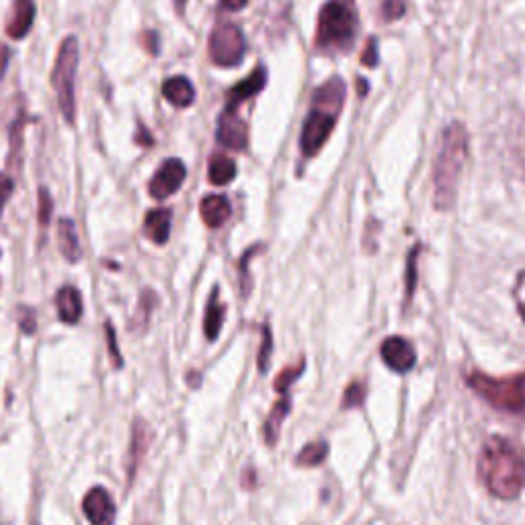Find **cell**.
<instances>
[{
	"label": "cell",
	"mask_w": 525,
	"mask_h": 525,
	"mask_svg": "<svg viewBox=\"0 0 525 525\" xmlns=\"http://www.w3.org/2000/svg\"><path fill=\"white\" fill-rule=\"evenodd\" d=\"M478 474L491 495L515 499L525 488V452L513 439L495 435L480 452Z\"/></svg>",
	"instance_id": "obj_1"
},
{
	"label": "cell",
	"mask_w": 525,
	"mask_h": 525,
	"mask_svg": "<svg viewBox=\"0 0 525 525\" xmlns=\"http://www.w3.org/2000/svg\"><path fill=\"white\" fill-rule=\"evenodd\" d=\"M468 156V136L464 125L452 124L442 133V144L435 159V170H433V181H435V205L439 210L452 208L456 200V189L460 175H462L464 162Z\"/></svg>",
	"instance_id": "obj_2"
},
{
	"label": "cell",
	"mask_w": 525,
	"mask_h": 525,
	"mask_svg": "<svg viewBox=\"0 0 525 525\" xmlns=\"http://www.w3.org/2000/svg\"><path fill=\"white\" fill-rule=\"evenodd\" d=\"M345 101V84L340 78H331L323 84L312 99V109L302 130L300 148L306 156H314L329 140L332 127H335L340 108Z\"/></svg>",
	"instance_id": "obj_3"
},
{
	"label": "cell",
	"mask_w": 525,
	"mask_h": 525,
	"mask_svg": "<svg viewBox=\"0 0 525 525\" xmlns=\"http://www.w3.org/2000/svg\"><path fill=\"white\" fill-rule=\"evenodd\" d=\"M357 11L353 0H329L318 17L316 46L326 52H347L356 41Z\"/></svg>",
	"instance_id": "obj_4"
},
{
	"label": "cell",
	"mask_w": 525,
	"mask_h": 525,
	"mask_svg": "<svg viewBox=\"0 0 525 525\" xmlns=\"http://www.w3.org/2000/svg\"><path fill=\"white\" fill-rule=\"evenodd\" d=\"M468 386L485 399L495 409L507 410L513 415L525 413V374L509 375V378H493L482 372L468 374Z\"/></svg>",
	"instance_id": "obj_5"
},
{
	"label": "cell",
	"mask_w": 525,
	"mask_h": 525,
	"mask_svg": "<svg viewBox=\"0 0 525 525\" xmlns=\"http://www.w3.org/2000/svg\"><path fill=\"white\" fill-rule=\"evenodd\" d=\"M78 66V41L76 38H66L62 41L58 58L52 73V84L58 95V108L68 124H74V76Z\"/></svg>",
	"instance_id": "obj_6"
},
{
	"label": "cell",
	"mask_w": 525,
	"mask_h": 525,
	"mask_svg": "<svg viewBox=\"0 0 525 525\" xmlns=\"http://www.w3.org/2000/svg\"><path fill=\"white\" fill-rule=\"evenodd\" d=\"M245 56V35L237 25H218L210 38V58L218 66L232 68Z\"/></svg>",
	"instance_id": "obj_7"
},
{
	"label": "cell",
	"mask_w": 525,
	"mask_h": 525,
	"mask_svg": "<svg viewBox=\"0 0 525 525\" xmlns=\"http://www.w3.org/2000/svg\"><path fill=\"white\" fill-rule=\"evenodd\" d=\"M185 176H187L185 165H183L179 159H168L165 165L159 168V173L152 176L148 191H151L154 200H167V197H170L181 189Z\"/></svg>",
	"instance_id": "obj_8"
},
{
	"label": "cell",
	"mask_w": 525,
	"mask_h": 525,
	"mask_svg": "<svg viewBox=\"0 0 525 525\" xmlns=\"http://www.w3.org/2000/svg\"><path fill=\"white\" fill-rule=\"evenodd\" d=\"M82 511L90 525H113L116 521V505H113L111 495L101 486L90 488L84 495Z\"/></svg>",
	"instance_id": "obj_9"
},
{
	"label": "cell",
	"mask_w": 525,
	"mask_h": 525,
	"mask_svg": "<svg viewBox=\"0 0 525 525\" xmlns=\"http://www.w3.org/2000/svg\"><path fill=\"white\" fill-rule=\"evenodd\" d=\"M382 359L390 370L404 374L417 364L415 347L404 337H390L382 343Z\"/></svg>",
	"instance_id": "obj_10"
},
{
	"label": "cell",
	"mask_w": 525,
	"mask_h": 525,
	"mask_svg": "<svg viewBox=\"0 0 525 525\" xmlns=\"http://www.w3.org/2000/svg\"><path fill=\"white\" fill-rule=\"evenodd\" d=\"M216 138L219 144H222L224 148H230V151H245L246 148V142H248L246 125L230 108L219 116Z\"/></svg>",
	"instance_id": "obj_11"
},
{
	"label": "cell",
	"mask_w": 525,
	"mask_h": 525,
	"mask_svg": "<svg viewBox=\"0 0 525 525\" xmlns=\"http://www.w3.org/2000/svg\"><path fill=\"white\" fill-rule=\"evenodd\" d=\"M35 19V3L33 0H15L9 23H6V33L13 39H21L30 33Z\"/></svg>",
	"instance_id": "obj_12"
},
{
	"label": "cell",
	"mask_w": 525,
	"mask_h": 525,
	"mask_svg": "<svg viewBox=\"0 0 525 525\" xmlns=\"http://www.w3.org/2000/svg\"><path fill=\"white\" fill-rule=\"evenodd\" d=\"M265 82H267V70L257 68L254 73L248 74L245 81H240L237 87H232L228 90V108L234 109L238 103H243L246 101V99L261 93L262 87H265Z\"/></svg>",
	"instance_id": "obj_13"
},
{
	"label": "cell",
	"mask_w": 525,
	"mask_h": 525,
	"mask_svg": "<svg viewBox=\"0 0 525 525\" xmlns=\"http://www.w3.org/2000/svg\"><path fill=\"white\" fill-rule=\"evenodd\" d=\"M56 306H58V314L62 323L76 324L82 316V296L73 286H64L58 294H56Z\"/></svg>",
	"instance_id": "obj_14"
},
{
	"label": "cell",
	"mask_w": 525,
	"mask_h": 525,
	"mask_svg": "<svg viewBox=\"0 0 525 525\" xmlns=\"http://www.w3.org/2000/svg\"><path fill=\"white\" fill-rule=\"evenodd\" d=\"M200 214L205 226H210V228H219V226H222L232 214L230 202L226 200L224 195L203 197L200 203Z\"/></svg>",
	"instance_id": "obj_15"
},
{
	"label": "cell",
	"mask_w": 525,
	"mask_h": 525,
	"mask_svg": "<svg viewBox=\"0 0 525 525\" xmlns=\"http://www.w3.org/2000/svg\"><path fill=\"white\" fill-rule=\"evenodd\" d=\"M162 95L167 97V101L175 108H189L195 99L194 84H191L185 76H173L167 78L162 84Z\"/></svg>",
	"instance_id": "obj_16"
},
{
	"label": "cell",
	"mask_w": 525,
	"mask_h": 525,
	"mask_svg": "<svg viewBox=\"0 0 525 525\" xmlns=\"http://www.w3.org/2000/svg\"><path fill=\"white\" fill-rule=\"evenodd\" d=\"M146 445H148V427L144 421H140L138 418V421L133 423L130 456H127V478H130V482L133 480V477H136L142 458H144Z\"/></svg>",
	"instance_id": "obj_17"
},
{
	"label": "cell",
	"mask_w": 525,
	"mask_h": 525,
	"mask_svg": "<svg viewBox=\"0 0 525 525\" xmlns=\"http://www.w3.org/2000/svg\"><path fill=\"white\" fill-rule=\"evenodd\" d=\"M170 222H173V216H170V210L167 208H156L148 211L146 216V234L151 237L152 243L156 245H167L170 237Z\"/></svg>",
	"instance_id": "obj_18"
},
{
	"label": "cell",
	"mask_w": 525,
	"mask_h": 525,
	"mask_svg": "<svg viewBox=\"0 0 525 525\" xmlns=\"http://www.w3.org/2000/svg\"><path fill=\"white\" fill-rule=\"evenodd\" d=\"M58 246L66 261L76 262L78 259H81V246H78L76 226L70 218H62L58 222Z\"/></svg>",
	"instance_id": "obj_19"
},
{
	"label": "cell",
	"mask_w": 525,
	"mask_h": 525,
	"mask_svg": "<svg viewBox=\"0 0 525 525\" xmlns=\"http://www.w3.org/2000/svg\"><path fill=\"white\" fill-rule=\"evenodd\" d=\"M224 304L218 302V289L214 288L210 294L208 300V308H205V321H203V331L205 337L210 340H216L219 331H222V323H224Z\"/></svg>",
	"instance_id": "obj_20"
},
{
	"label": "cell",
	"mask_w": 525,
	"mask_h": 525,
	"mask_svg": "<svg viewBox=\"0 0 525 525\" xmlns=\"http://www.w3.org/2000/svg\"><path fill=\"white\" fill-rule=\"evenodd\" d=\"M208 176L214 185H228V183L234 181V176H237V165H234V160L228 159V156L214 154L210 160Z\"/></svg>",
	"instance_id": "obj_21"
},
{
	"label": "cell",
	"mask_w": 525,
	"mask_h": 525,
	"mask_svg": "<svg viewBox=\"0 0 525 525\" xmlns=\"http://www.w3.org/2000/svg\"><path fill=\"white\" fill-rule=\"evenodd\" d=\"M289 409H292V404H289V399H281V400L275 402V407L271 409V413H269V418L265 423V442L269 445L278 443L281 423H283V418L288 417Z\"/></svg>",
	"instance_id": "obj_22"
},
{
	"label": "cell",
	"mask_w": 525,
	"mask_h": 525,
	"mask_svg": "<svg viewBox=\"0 0 525 525\" xmlns=\"http://www.w3.org/2000/svg\"><path fill=\"white\" fill-rule=\"evenodd\" d=\"M326 453H329V445H326L324 442L308 443L306 448L297 453L296 464H300V466H318L321 462H324Z\"/></svg>",
	"instance_id": "obj_23"
},
{
	"label": "cell",
	"mask_w": 525,
	"mask_h": 525,
	"mask_svg": "<svg viewBox=\"0 0 525 525\" xmlns=\"http://www.w3.org/2000/svg\"><path fill=\"white\" fill-rule=\"evenodd\" d=\"M302 372H304V361H300V364L294 367H286V370L275 378V390H278V392H286V390L292 386L297 378H300Z\"/></svg>",
	"instance_id": "obj_24"
},
{
	"label": "cell",
	"mask_w": 525,
	"mask_h": 525,
	"mask_svg": "<svg viewBox=\"0 0 525 525\" xmlns=\"http://www.w3.org/2000/svg\"><path fill=\"white\" fill-rule=\"evenodd\" d=\"M271 347H273L271 329H269V324H265L262 326V345H261V351H259V357H257V366H259L261 374H267L269 357H271Z\"/></svg>",
	"instance_id": "obj_25"
},
{
	"label": "cell",
	"mask_w": 525,
	"mask_h": 525,
	"mask_svg": "<svg viewBox=\"0 0 525 525\" xmlns=\"http://www.w3.org/2000/svg\"><path fill=\"white\" fill-rule=\"evenodd\" d=\"M105 335H108V345H109V356L113 359V366L117 367H124V357L122 353L117 349V340H116V331H113V324L111 323H105Z\"/></svg>",
	"instance_id": "obj_26"
},
{
	"label": "cell",
	"mask_w": 525,
	"mask_h": 525,
	"mask_svg": "<svg viewBox=\"0 0 525 525\" xmlns=\"http://www.w3.org/2000/svg\"><path fill=\"white\" fill-rule=\"evenodd\" d=\"M404 9H407L404 0H384V4H382V15H384L386 21H394L402 17Z\"/></svg>",
	"instance_id": "obj_27"
},
{
	"label": "cell",
	"mask_w": 525,
	"mask_h": 525,
	"mask_svg": "<svg viewBox=\"0 0 525 525\" xmlns=\"http://www.w3.org/2000/svg\"><path fill=\"white\" fill-rule=\"evenodd\" d=\"M259 251V246H254V248H248V251L245 253V257H243V261H240V288H243V296L246 297L248 296V292H251V278H248V267H246V262H248V259L253 257L254 253Z\"/></svg>",
	"instance_id": "obj_28"
},
{
	"label": "cell",
	"mask_w": 525,
	"mask_h": 525,
	"mask_svg": "<svg viewBox=\"0 0 525 525\" xmlns=\"http://www.w3.org/2000/svg\"><path fill=\"white\" fill-rule=\"evenodd\" d=\"M49 216H52V197H49L47 189H39V226L49 224Z\"/></svg>",
	"instance_id": "obj_29"
},
{
	"label": "cell",
	"mask_w": 525,
	"mask_h": 525,
	"mask_svg": "<svg viewBox=\"0 0 525 525\" xmlns=\"http://www.w3.org/2000/svg\"><path fill=\"white\" fill-rule=\"evenodd\" d=\"M513 151H515V159H517V162H520V167L525 175V122L521 124V127L515 133Z\"/></svg>",
	"instance_id": "obj_30"
},
{
	"label": "cell",
	"mask_w": 525,
	"mask_h": 525,
	"mask_svg": "<svg viewBox=\"0 0 525 525\" xmlns=\"http://www.w3.org/2000/svg\"><path fill=\"white\" fill-rule=\"evenodd\" d=\"M513 297H515V304H517V310H520L521 318L525 321V271L517 278L515 281V288H513Z\"/></svg>",
	"instance_id": "obj_31"
},
{
	"label": "cell",
	"mask_w": 525,
	"mask_h": 525,
	"mask_svg": "<svg viewBox=\"0 0 525 525\" xmlns=\"http://www.w3.org/2000/svg\"><path fill=\"white\" fill-rule=\"evenodd\" d=\"M343 407H357V404H361V400H364V386L361 384H351L349 388H347L345 392V399H343Z\"/></svg>",
	"instance_id": "obj_32"
},
{
	"label": "cell",
	"mask_w": 525,
	"mask_h": 525,
	"mask_svg": "<svg viewBox=\"0 0 525 525\" xmlns=\"http://www.w3.org/2000/svg\"><path fill=\"white\" fill-rule=\"evenodd\" d=\"M13 194V179L6 176L4 173H0V214H3L4 203L9 202V197Z\"/></svg>",
	"instance_id": "obj_33"
},
{
	"label": "cell",
	"mask_w": 525,
	"mask_h": 525,
	"mask_svg": "<svg viewBox=\"0 0 525 525\" xmlns=\"http://www.w3.org/2000/svg\"><path fill=\"white\" fill-rule=\"evenodd\" d=\"M19 324H21V329L27 332V335H31V332H35V316H33L31 308H21L19 310Z\"/></svg>",
	"instance_id": "obj_34"
},
{
	"label": "cell",
	"mask_w": 525,
	"mask_h": 525,
	"mask_svg": "<svg viewBox=\"0 0 525 525\" xmlns=\"http://www.w3.org/2000/svg\"><path fill=\"white\" fill-rule=\"evenodd\" d=\"M246 3L248 0H219V4H222L226 11H240L245 9Z\"/></svg>",
	"instance_id": "obj_35"
},
{
	"label": "cell",
	"mask_w": 525,
	"mask_h": 525,
	"mask_svg": "<svg viewBox=\"0 0 525 525\" xmlns=\"http://www.w3.org/2000/svg\"><path fill=\"white\" fill-rule=\"evenodd\" d=\"M364 62L367 64V66H374V64H375V47H374V41H370V44H367V52L364 56Z\"/></svg>",
	"instance_id": "obj_36"
},
{
	"label": "cell",
	"mask_w": 525,
	"mask_h": 525,
	"mask_svg": "<svg viewBox=\"0 0 525 525\" xmlns=\"http://www.w3.org/2000/svg\"><path fill=\"white\" fill-rule=\"evenodd\" d=\"M175 3H176V6H179V11H183V6H185L187 0H175Z\"/></svg>",
	"instance_id": "obj_37"
}]
</instances>
